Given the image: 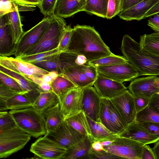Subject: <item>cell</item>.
Segmentation results:
<instances>
[{
  "mask_svg": "<svg viewBox=\"0 0 159 159\" xmlns=\"http://www.w3.org/2000/svg\"><path fill=\"white\" fill-rule=\"evenodd\" d=\"M67 51L84 56L88 62L112 53L93 27L79 25L72 28Z\"/></svg>",
  "mask_w": 159,
  "mask_h": 159,
  "instance_id": "6da1fadb",
  "label": "cell"
},
{
  "mask_svg": "<svg viewBox=\"0 0 159 159\" xmlns=\"http://www.w3.org/2000/svg\"><path fill=\"white\" fill-rule=\"evenodd\" d=\"M121 50L123 56L141 75H159V57L142 51L140 44L128 34L122 38Z\"/></svg>",
  "mask_w": 159,
  "mask_h": 159,
  "instance_id": "7a4b0ae2",
  "label": "cell"
},
{
  "mask_svg": "<svg viewBox=\"0 0 159 159\" xmlns=\"http://www.w3.org/2000/svg\"><path fill=\"white\" fill-rule=\"evenodd\" d=\"M18 127L37 138L47 133L45 121L42 113L33 107L18 110L9 111Z\"/></svg>",
  "mask_w": 159,
  "mask_h": 159,
  "instance_id": "3957f363",
  "label": "cell"
},
{
  "mask_svg": "<svg viewBox=\"0 0 159 159\" xmlns=\"http://www.w3.org/2000/svg\"><path fill=\"white\" fill-rule=\"evenodd\" d=\"M66 26L63 18L52 15L49 26L38 42L22 56L31 55L57 48Z\"/></svg>",
  "mask_w": 159,
  "mask_h": 159,
  "instance_id": "277c9868",
  "label": "cell"
},
{
  "mask_svg": "<svg viewBox=\"0 0 159 159\" xmlns=\"http://www.w3.org/2000/svg\"><path fill=\"white\" fill-rule=\"evenodd\" d=\"M31 137L17 127L0 133V158L7 157L23 148Z\"/></svg>",
  "mask_w": 159,
  "mask_h": 159,
  "instance_id": "5b68a950",
  "label": "cell"
},
{
  "mask_svg": "<svg viewBox=\"0 0 159 159\" xmlns=\"http://www.w3.org/2000/svg\"><path fill=\"white\" fill-rule=\"evenodd\" d=\"M0 66L21 75L38 85L42 82V76L49 73L34 64L11 57L0 56Z\"/></svg>",
  "mask_w": 159,
  "mask_h": 159,
  "instance_id": "8992f818",
  "label": "cell"
},
{
  "mask_svg": "<svg viewBox=\"0 0 159 159\" xmlns=\"http://www.w3.org/2000/svg\"><path fill=\"white\" fill-rule=\"evenodd\" d=\"M52 15L45 17L38 24L24 33L16 46L14 54L16 58L21 56L38 42L49 26Z\"/></svg>",
  "mask_w": 159,
  "mask_h": 159,
  "instance_id": "52a82bcc",
  "label": "cell"
},
{
  "mask_svg": "<svg viewBox=\"0 0 159 159\" xmlns=\"http://www.w3.org/2000/svg\"><path fill=\"white\" fill-rule=\"evenodd\" d=\"M144 145L133 139L117 136L111 145L104 147L107 151L122 158L141 159Z\"/></svg>",
  "mask_w": 159,
  "mask_h": 159,
  "instance_id": "ba28073f",
  "label": "cell"
},
{
  "mask_svg": "<svg viewBox=\"0 0 159 159\" xmlns=\"http://www.w3.org/2000/svg\"><path fill=\"white\" fill-rule=\"evenodd\" d=\"M67 150L45 135L33 143L30 148L35 156L45 159H62Z\"/></svg>",
  "mask_w": 159,
  "mask_h": 159,
  "instance_id": "9c48e42d",
  "label": "cell"
},
{
  "mask_svg": "<svg viewBox=\"0 0 159 159\" xmlns=\"http://www.w3.org/2000/svg\"><path fill=\"white\" fill-rule=\"evenodd\" d=\"M97 67L98 73L107 78L122 83L132 80L140 76L138 70L128 61Z\"/></svg>",
  "mask_w": 159,
  "mask_h": 159,
  "instance_id": "30bf717a",
  "label": "cell"
},
{
  "mask_svg": "<svg viewBox=\"0 0 159 159\" xmlns=\"http://www.w3.org/2000/svg\"><path fill=\"white\" fill-rule=\"evenodd\" d=\"M45 135L66 149L73 147L86 136L65 120L56 129L47 132Z\"/></svg>",
  "mask_w": 159,
  "mask_h": 159,
  "instance_id": "8fae6325",
  "label": "cell"
},
{
  "mask_svg": "<svg viewBox=\"0 0 159 159\" xmlns=\"http://www.w3.org/2000/svg\"><path fill=\"white\" fill-rule=\"evenodd\" d=\"M93 85L101 98L109 100L121 95L128 90L123 83L107 78L99 73Z\"/></svg>",
  "mask_w": 159,
  "mask_h": 159,
  "instance_id": "7c38bea8",
  "label": "cell"
},
{
  "mask_svg": "<svg viewBox=\"0 0 159 159\" xmlns=\"http://www.w3.org/2000/svg\"><path fill=\"white\" fill-rule=\"evenodd\" d=\"M82 109L86 116L96 122H100L99 112L101 98L92 86L82 89Z\"/></svg>",
  "mask_w": 159,
  "mask_h": 159,
  "instance_id": "4fadbf2b",
  "label": "cell"
},
{
  "mask_svg": "<svg viewBox=\"0 0 159 159\" xmlns=\"http://www.w3.org/2000/svg\"><path fill=\"white\" fill-rule=\"evenodd\" d=\"M110 100L128 125L135 120L137 112L134 97L129 90Z\"/></svg>",
  "mask_w": 159,
  "mask_h": 159,
  "instance_id": "5bb4252c",
  "label": "cell"
},
{
  "mask_svg": "<svg viewBox=\"0 0 159 159\" xmlns=\"http://www.w3.org/2000/svg\"><path fill=\"white\" fill-rule=\"evenodd\" d=\"M82 89L76 88L69 91L60 104L64 120L82 111Z\"/></svg>",
  "mask_w": 159,
  "mask_h": 159,
  "instance_id": "9a60e30c",
  "label": "cell"
},
{
  "mask_svg": "<svg viewBox=\"0 0 159 159\" xmlns=\"http://www.w3.org/2000/svg\"><path fill=\"white\" fill-rule=\"evenodd\" d=\"M157 75L148 76L136 78L130 83L128 87L129 91L134 97H142L151 98L159 92L154 85Z\"/></svg>",
  "mask_w": 159,
  "mask_h": 159,
  "instance_id": "2e32d148",
  "label": "cell"
},
{
  "mask_svg": "<svg viewBox=\"0 0 159 159\" xmlns=\"http://www.w3.org/2000/svg\"><path fill=\"white\" fill-rule=\"evenodd\" d=\"M118 136L134 140L144 144L155 143L159 137L150 133L135 120L128 125Z\"/></svg>",
  "mask_w": 159,
  "mask_h": 159,
  "instance_id": "e0dca14e",
  "label": "cell"
},
{
  "mask_svg": "<svg viewBox=\"0 0 159 159\" xmlns=\"http://www.w3.org/2000/svg\"><path fill=\"white\" fill-rule=\"evenodd\" d=\"M0 72L15 80L22 89L24 94L33 103L41 91L37 84L25 77L0 66Z\"/></svg>",
  "mask_w": 159,
  "mask_h": 159,
  "instance_id": "ac0fdd59",
  "label": "cell"
},
{
  "mask_svg": "<svg viewBox=\"0 0 159 159\" xmlns=\"http://www.w3.org/2000/svg\"><path fill=\"white\" fill-rule=\"evenodd\" d=\"M159 0H143L118 15L120 18L126 21L134 20L140 21L145 18L147 12Z\"/></svg>",
  "mask_w": 159,
  "mask_h": 159,
  "instance_id": "d6986e66",
  "label": "cell"
},
{
  "mask_svg": "<svg viewBox=\"0 0 159 159\" xmlns=\"http://www.w3.org/2000/svg\"><path fill=\"white\" fill-rule=\"evenodd\" d=\"M86 0H57L52 15L61 18L71 16L83 11Z\"/></svg>",
  "mask_w": 159,
  "mask_h": 159,
  "instance_id": "ffe728a7",
  "label": "cell"
},
{
  "mask_svg": "<svg viewBox=\"0 0 159 159\" xmlns=\"http://www.w3.org/2000/svg\"><path fill=\"white\" fill-rule=\"evenodd\" d=\"M0 56L9 57L14 55L15 46L12 38L6 15L0 16Z\"/></svg>",
  "mask_w": 159,
  "mask_h": 159,
  "instance_id": "44dd1931",
  "label": "cell"
},
{
  "mask_svg": "<svg viewBox=\"0 0 159 159\" xmlns=\"http://www.w3.org/2000/svg\"><path fill=\"white\" fill-rule=\"evenodd\" d=\"M61 74L68 79L78 88L81 89L93 86L95 81L88 78L78 68L77 65L63 66Z\"/></svg>",
  "mask_w": 159,
  "mask_h": 159,
  "instance_id": "7402d4cb",
  "label": "cell"
},
{
  "mask_svg": "<svg viewBox=\"0 0 159 159\" xmlns=\"http://www.w3.org/2000/svg\"><path fill=\"white\" fill-rule=\"evenodd\" d=\"M93 142L88 136L67 149L62 159H90L92 144Z\"/></svg>",
  "mask_w": 159,
  "mask_h": 159,
  "instance_id": "603a6c76",
  "label": "cell"
},
{
  "mask_svg": "<svg viewBox=\"0 0 159 159\" xmlns=\"http://www.w3.org/2000/svg\"><path fill=\"white\" fill-rule=\"evenodd\" d=\"M89 123L93 142L107 140H114L118 136L115 133L107 128L101 122L95 121L86 116Z\"/></svg>",
  "mask_w": 159,
  "mask_h": 159,
  "instance_id": "cb8c5ba5",
  "label": "cell"
},
{
  "mask_svg": "<svg viewBox=\"0 0 159 159\" xmlns=\"http://www.w3.org/2000/svg\"><path fill=\"white\" fill-rule=\"evenodd\" d=\"M42 114L45 120L47 133L55 129L64 120L59 103Z\"/></svg>",
  "mask_w": 159,
  "mask_h": 159,
  "instance_id": "d4e9b609",
  "label": "cell"
},
{
  "mask_svg": "<svg viewBox=\"0 0 159 159\" xmlns=\"http://www.w3.org/2000/svg\"><path fill=\"white\" fill-rule=\"evenodd\" d=\"M59 103V100L58 97L52 91L42 92L33 103L32 107L42 114Z\"/></svg>",
  "mask_w": 159,
  "mask_h": 159,
  "instance_id": "484cf974",
  "label": "cell"
},
{
  "mask_svg": "<svg viewBox=\"0 0 159 159\" xmlns=\"http://www.w3.org/2000/svg\"><path fill=\"white\" fill-rule=\"evenodd\" d=\"M65 120L81 134L84 136H88L92 139L89 123L86 116L83 111H82Z\"/></svg>",
  "mask_w": 159,
  "mask_h": 159,
  "instance_id": "4316f807",
  "label": "cell"
},
{
  "mask_svg": "<svg viewBox=\"0 0 159 159\" xmlns=\"http://www.w3.org/2000/svg\"><path fill=\"white\" fill-rule=\"evenodd\" d=\"M52 91L58 97L60 104L66 94L71 90L78 88L63 75L60 74L51 84Z\"/></svg>",
  "mask_w": 159,
  "mask_h": 159,
  "instance_id": "83f0119b",
  "label": "cell"
},
{
  "mask_svg": "<svg viewBox=\"0 0 159 159\" xmlns=\"http://www.w3.org/2000/svg\"><path fill=\"white\" fill-rule=\"evenodd\" d=\"M6 15L11 33L12 43L16 47L24 33L18 8Z\"/></svg>",
  "mask_w": 159,
  "mask_h": 159,
  "instance_id": "f1b7e54d",
  "label": "cell"
},
{
  "mask_svg": "<svg viewBox=\"0 0 159 159\" xmlns=\"http://www.w3.org/2000/svg\"><path fill=\"white\" fill-rule=\"evenodd\" d=\"M141 49L159 57V32L145 34L140 37Z\"/></svg>",
  "mask_w": 159,
  "mask_h": 159,
  "instance_id": "f546056e",
  "label": "cell"
},
{
  "mask_svg": "<svg viewBox=\"0 0 159 159\" xmlns=\"http://www.w3.org/2000/svg\"><path fill=\"white\" fill-rule=\"evenodd\" d=\"M109 0H86L83 11L106 18Z\"/></svg>",
  "mask_w": 159,
  "mask_h": 159,
  "instance_id": "4dcf8cb0",
  "label": "cell"
},
{
  "mask_svg": "<svg viewBox=\"0 0 159 159\" xmlns=\"http://www.w3.org/2000/svg\"><path fill=\"white\" fill-rule=\"evenodd\" d=\"M110 121L113 132L119 134L122 132L128 125L124 120L110 100L109 101Z\"/></svg>",
  "mask_w": 159,
  "mask_h": 159,
  "instance_id": "1f68e13d",
  "label": "cell"
},
{
  "mask_svg": "<svg viewBox=\"0 0 159 159\" xmlns=\"http://www.w3.org/2000/svg\"><path fill=\"white\" fill-rule=\"evenodd\" d=\"M59 58L61 68L65 66L82 65L88 62L84 56L68 51L60 53Z\"/></svg>",
  "mask_w": 159,
  "mask_h": 159,
  "instance_id": "d6a6232c",
  "label": "cell"
},
{
  "mask_svg": "<svg viewBox=\"0 0 159 159\" xmlns=\"http://www.w3.org/2000/svg\"><path fill=\"white\" fill-rule=\"evenodd\" d=\"M8 110H18L33 106V103L24 94L16 93L7 101Z\"/></svg>",
  "mask_w": 159,
  "mask_h": 159,
  "instance_id": "836d02e7",
  "label": "cell"
},
{
  "mask_svg": "<svg viewBox=\"0 0 159 159\" xmlns=\"http://www.w3.org/2000/svg\"><path fill=\"white\" fill-rule=\"evenodd\" d=\"M60 54L54 55L46 60L33 64L48 71H56L59 74H61L62 68L59 58Z\"/></svg>",
  "mask_w": 159,
  "mask_h": 159,
  "instance_id": "e575fe53",
  "label": "cell"
},
{
  "mask_svg": "<svg viewBox=\"0 0 159 159\" xmlns=\"http://www.w3.org/2000/svg\"><path fill=\"white\" fill-rule=\"evenodd\" d=\"M128 61L124 56L116 55L112 53L109 56L88 62L90 65L98 67L111 66Z\"/></svg>",
  "mask_w": 159,
  "mask_h": 159,
  "instance_id": "d590c367",
  "label": "cell"
},
{
  "mask_svg": "<svg viewBox=\"0 0 159 159\" xmlns=\"http://www.w3.org/2000/svg\"><path fill=\"white\" fill-rule=\"evenodd\" d=\"M135 120L139 122L159 123V112L148 106L137 113Z\"/></svg>",
  "mask_w": 159,
  "mask_h": 159,
  "instance_id": "8d00e7d4",
  "label": "cell"
},
{
  "mask_svg": "<svg viewBox=\"0 0 159 159\" xmlns=\"http://www.w3.org/2000/svg\"><path fill=\"white\" fill-rule=\"evenodd\" d=\"M59 53L58 48L55 49L28 56L16 58L22 61L34 64L46 60L52 56Z\"/></svg>",
  "mask_w": 159,
  "mask_h": 159,
  "instance_id": "74e56055",
  "label": "cell"
},
{
  "mask_svg": "<svg viewBox=\"0 0 159 159\" xmlns=\"http://www.w3.org/2000/svg\"><path fill=\"white\" fill-rule=\"evenodd\" d=\"M109 101V99L101 98L99 118L100 122L109 130L113 132L110 121Z\"/></svg>",
  "mask_w": 159,
  "mask_h": 159,
  "instance_id": "f35d334b",
  "label": "cell"
},
{
  "mask_svg": "<svg viewBox=\"0 0 159 159\" xmlns=\"http://www.w3.org/2000/svg\"><path fill=\"white\" fill-rule=\"evenodd\" d=\"M17 127L15 121L9 112H0V133H1Z\"/></svg>",
  "mask_w": 159,
  "mask_h": 159,
  "instance_id": "ab89813d",
  "label": "cell"
},
{
  "mask_svg": "<svg viewBox=\"0 0 159 159\" xmlns=\"http://www.w3.org/2000/svg\"><path fill=\"white\" fill-rule=\"evenodd\" d=\"M0 82L14 91L24 94L23 90L17 81L12 77L0 72Z\"/></svg>",
  "mask_w": 159,
  "mask_h": 159,
  "instance_id": "60d3db41",
  "label": "cell"
},
{
  "mask_svg": "<svg viewBox=\"0 0 159 159\" xmlns=\"http://www.w3.org/2000/svg\"><path fill=\"white\" fill-rule=\"evenodd\" d=\"M123 0H109L106 18L110 19L121 11Z\"/></svg>",
  "mask_w": 159,
  "mask_h": 159,
  "instance_id": "b9f144b4",
  "label": "cell"
},
{
  "mask_svg": "<svg viewBox=\"0 0 159 159\" xmlns=\"http://www.w3.org/2000/svg\"><path fill=\"white\" fill-rule=\"evenodd\" d=\"M72 30V28L70 26H67L58 47L59 53L67 50L71 40Z\"/></svg>",
  "mask_w": 159,
  "mask_h": 159,
  "instance_id": "7bdbcfd3",
  "label": "cell"
},
{
  "mask_svg": "<svg viewBox=\"0 0 159 159\" xmlns=\"http://www.w3.org/2000/svg\"><path fill=\"white\" fill-rule=\"evenodd\" d=\"M18 8L14 0H0V16L14 11Z\"/></svg>",
  "mask_w": 159,
  "mask_h": 159,
  "instance_id": "ee69618b",
  "label": "cell"
},
{
  "mask_svg": "<svg viewBox=\"0 0 159 159\" xmlns=\"http://www.w3.org/2000/svg\"><path fill=\"white\" fill-rule=\"evenodd\" d=\"M57 0H42L38 7L45 17L52 15Z\"/></svg>",
  "mask_w": 159,
  "mask_h": 159,
  "instance_id": "f6af8a7d",
  "label": "cell"
},
{
  "mask_svg": "<svg viewBox=\"0 0 159 159\" xmlns=\"http://www.w3.org/2000/svg\"><path fill=\"white\" fill-rule=\"evenodd\" d=\"M77 66L88 78L94 81L97 79L98 74L97 67L90 65L88 62L85 64L77 65Z\"/></svg>",
  "mask_w": 159,
  "mask_h": 159,
  "instance_id": "bcb514c9",
  "label": "cell"
},
{
  "mask_svg": "<svg viewBox=\"0 0 159 159\" xmlns=\"http://www.w3.org/2000/svg\"><path fill=\"white\" fill-rule=\"evenodd\" d=\"M122 159L107 151L105 149L100 151H96L92 148L90 152V159Z\"/></svg>",
  "mask_w": 159,
  "mask_h": 159,
  "instance_id": "7dc6e473",
  "label": "cell"
},
{
  "mask_svg": "<svg viewBox=\"0 0 159 159\" xmlns=\"http://www.w3.org/2000/svg\"><path fill=\"white\" fill-rule=\"evenodd\" d=\"M17 93L12 90L0 82V101H7Z\"/></svg>",
  "mask_w": 159,
  "mask_h": 159,
  "instance_id": "c3c4849f",
  "label": "cell"
},
{
  "mask_svg": "<svg viewBox=\"0 0 159 159\" xmlns=\"http://www.w3.org/2000/svg\"><path fill=\"white\" fill-rule=\"evenodd\" d=\"M138 122L149 133L159 137V123L152 122Z\"/></svg>",
  "mask_w": 159,
  "mask_h": 159,
  "instance_id": "681fc988",
  "label": "cell"
},
{
  "mask_svg": "<svg viewBox=\"0 0 159 159\" xmlns=\"http://www.w3.org/2000/svg\"><path fill=\"white\" fill-rule=\"evenodd\" d=\"M134 97L137 113L148 106L150 98L140 96Z\"/></svg>",
  "mask_w": 159,
  "mask_h": 159,
  "instance_id": "f907efd6",
  "label": "cell"
},
{
  "mask_svg": "<svg viewBox=\"0 0 159 159\" xmlns=\"http://www.w3.org/2000/svg\"><path fill=\"white\" fill-rule=\"evenodd\" d=\"M148 25L156 32H159V15L158 13L149 17Z\"/></svg>",
  "mask_w": 159,
  "mask_h": 159,
  "instance_id": "816d5d0a",
  "label": "cell"
},
{
  "mask_svg": "<svg viewBox=\"0 0 159 159\" xmlns=\"http://www.w3.org/2000/svg\"><path fill=\"white\" fill-rule=\"evenodd\" d=\"M141 159H155L152 148L148 144L143 147Z\"/></svg>",
  "mask_w": 159,
  "mask_h": 159,
  "instance_id": "f5cc1de1",
  "label": "cell"
},
{
  "mask_svg": "<svg viewBox=\"0 0 159 159\" xmlns=\"http://www.w3.org/2000/svg\"><path fill=\"white\" fill-rule=\"evenodd\" d=\"M18 5L29 7L31 6H37L39 7L41 1L40 0H14Z\"/></svg>",
  "mask_w": 159,
  "mask_h": 159,
  "instance_id": "db71d44e",
  "label": "cell"
},
{
  "mask_svg": "<svg viewBox=\"0 0 159 159\" xmlns=\"http://www.w3.org/2000/svg\"><path fill=\"white\" fill-rule=\"evenodd\" d=\"M148 106L159 112V92L152 96Z\"/></svg>",
  "mask_w": 159,
  "mask_h": 159,
  "instance_id": "11a10c76",
  "label": "cell"
},
{
  "mask_svg": "<svg viewBox=\"0 0 159 159\" xmlns=\"http://www.w3.org/2000/svg\"><path fill=\"white\" fill-rule=\"evenodd\" d=\"M143 0H123L121 11L127 9Z\"/></svg>",
  "mask_w": 159,
  "mask_h": 159,
  "instance_id": "9f6ffc18",
  "label": "cell"
},
{
  "mask_svg": "<svg viewBox=\"0 0 159 159\" xmlns=\"http://www.w3.org/2000/svg\"><path fill=\"white\" fill-rule=\"evenodd\" d=\"M159 13V2L154 6L146 14L145 18L149 17Z\"/></svg>",
  "mask_w": 159,
  "mask_h": 159,
  "instance_id": "6f0895ef",
  "label": "cell"
},
{
  "mask_svg": "<svg viewBox=\"0 0 159 159\" xmlns=\"http://www.w3.org/2000/svg\"><path fill=\"white\" fill-rule=\"evenodd\" d=\"M40 90L42 92H48L52 91L51 84L42 82L39 85Z\"/></svg>",
  "mask_w": 159,
  "mask_h": 159,
  "instance_id": "680465c9",
  "label": "cell"
},
{
  "mask_svg": "<svg viewBox=\"0 0 159 159\" xmlns=\"http://www.w3.org/2000/svg\"><path fill=\"white\" fill-rule=\"evenodd\" d=\"M92 148L93 150L96 151H100L105 150L100 141H96L93 142L92 144Z\"/></svg>",
  "mask_w": 159,
  "mask_h": 159,
  "instance_id": "91938a15",
  "label": "cell"
},
{
  "mask_svg": "<svg viewBox=\"0 0 159 159\" xmlns=\"http://www.w3.org/2000/svg\"><path fill=\"white\" fill-rule=\"evenodd\" d=\"M152 149L155 159H159V140L155 143Z\"/></svg>",
  "mask_w": 159,
  "mask_h": 159,
  "instance_id": "94428289",
  "label": "cell"
},
{
  "mask_svg": "<svg viewBox=\"0 0 159 159\" xmlns=\"http://www.w3.org/2000/svg\"><path fill=\"white\" fill-rule=\"evenodd\" d=\"M41 80L42 82H45L51 84L53 80L49 74H43L42 76Z\"/></svg>",
  "mask_w": 159,
  "mask_h": 159,
  "instance_id": "6125c7cd",
  "label": "cell"
},
{
  "mask_svg": "<svg viewBox=\"0 0 159 159\" xmlns=\"http://www.w3.org/2000/svg\"><path fill=\"white\" fill-rule=\"evenodd\" d=\"M49 74L51 77L53 81H54L59 75V73L56 71H52L49 72Z\"/></svg>",
  "mask_w": 159,
  "mask_h": 159,
  "instance_id": "be15d7a7",
  "label": "cell"
},
{
  "mask_svg": "<svg viewBox=\"0 0 159 159\" xmlns=\"http://www.w3.org/2000/svg\"><path fill=\"white\" fill-rule=\"evenodd\" d=\"M113 140H107L101 141V143L104 147L107 146L111 145L113 142Z\"/></svg>",
  "mask_w": 159,
  "mask_h": 159,
  "instance_id": "e7e4bbea",
  "label": "cell"
},
{
  "mask_svg": "<svg viewBox=\"0 0 159 159\" xmlns=\"http://www.w3.org/2000/svg\"><path fill=\"white\" fill-rule=\"evenodd\" d=\"M154 85L156 88L159 90V76L157 77L155 79L154 82Z\"/></svg>",
  "mask_w": 159,
  "mask_h": 159,
  "instance_id": "03108f58",
  "label": "cell"
},
{
  "mask_svg": "<svg viewBox=\"0 0 159 159\" xmlns=\"http://www.w3.org/2000/svg\"><path fill=\"white\" fill-rule=\"evenodd\" d=\"M40 0L41 2L42 0Z\"/></svg>",
  "mask_w": 159,
  "mask_h": 159,
  "instance_id": "003e7915",
  "label": "cell"
}]
</instances>
